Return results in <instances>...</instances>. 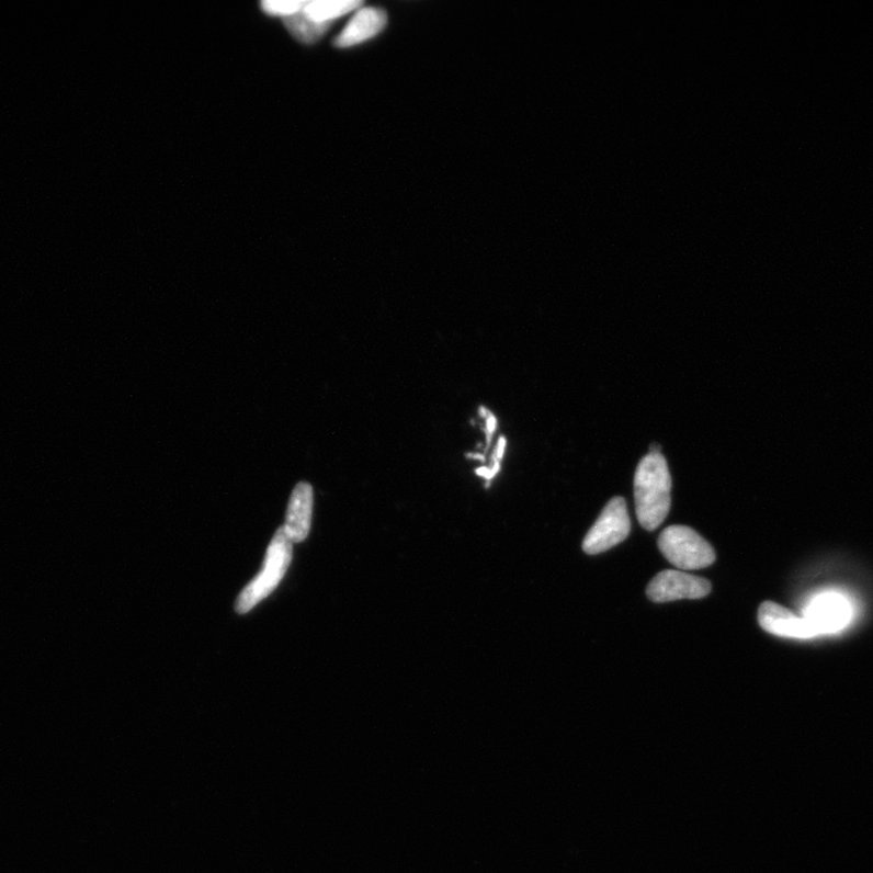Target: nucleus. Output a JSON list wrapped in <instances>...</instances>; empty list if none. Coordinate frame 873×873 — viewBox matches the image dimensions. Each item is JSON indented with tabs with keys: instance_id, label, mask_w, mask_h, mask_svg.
<instances>
[{
	"instance_id": "obj_1",
	"label": "nucleus",
	"mask_w": 873,
	"mask_h": 873,
	"mask_svg": "<svg viewBox=\"0 0 873 873\" xmlns=\"http://www.w3.org/2000/svg\"><path fill=\"white\" fill-rule=\"evenodd\" d=\"M672 479L661 453L643 457L635 475L636 513L639 524L653 532L662 524L671 509Z\"/></svg>"
},
{
	"instance_id": "obj_2",
	"label": "nucleus",
	"mask_w": 873,
	"mask_h": 873,
	"mask_svg": "<svg viewBox=\"0 0 873 873\" xmlns=\"http://www.w3.org/2000/svg\"><path fill=\"white\" fill-rule=\"evenodd\" d=\"M292 558L293 542L282 526L272 538L261 572L238 596L236 612L246 614L268 599L288 570Z\"/></svg>"
},
{
	"instance_id": "obj_3",
	"label": "nucleus",
	"mask_w": 873,
	"mask_h": 873,
	"mask_svg": "<svg viewBox=\"0 0 873 873\" xmlns=\"http://www.w3.org/2000/svg\"><path fill=\"white\" fill-rule=\"evenodd\" d=\"M658 546L672 565L682 570H696L714 565L716 553L692 528L671 525L660 534Z\"/></svg>"
},
{
	"instance_id": "obj_4",
	"label": "nucleus",
	"mask_w": 873,
	"mask_h": 873,
	"mask_svg": "<svg viewBox=\"0 0 873 873\" xmlns=\"http://www.w3.org/2000/svg\"><path fill=\"white\" fill-rule=\"evenodd\" d=\"M631 522L626 501L616 497L606 503L603 512L586 535L582 549L588 555H599L622 544L630 535Z\"/></svg>"
},
{
	"instance_id": "obj_5",
	"label": "nucleus",
	"mask_w": 873,
	"mask_h": 873,
	"mask_svg": "<svg viewBox=\"0 0 873 873\" xmlns=\"http://www.w3.org/2000/svg\"><path fill=\"white\" fill-rule=\"evenodd\" d=\"M803 617L807 620L815 637L832 635L852 622L853 606L841 593L824 592L807 604Z\"/></svg>"
},
{
	"instance_id": "obj_6",
	"label": "nucleus",
	"mask_w": 873,
	"mask_h": 873,
	"mask_svg": "<svg viewBox=\"0 0 873 873\" xmlns=\"http://www.w3.org/2000/svg\"><path fill=\"white\" fill-rule=\"evenodd\" d=\"M711 582L680 570H664L648 585L647 596L654 603L704 599L711 592Z\"/></svg>"
},
{
	"instance_id": "obj_7",
	"label": "nucleus",
	"mask_w": 873,
	"mask_h": 873,
	"mask_svg": "<svg viewBox=\"0 0 873 873\" xmlns=\"http://www.w3.org/2000/svg\"><path fill=\"white\" fill-rule=\"evenodd\" d=\"M758 623L761 627L779 637L810 639L814 638L807 620L798 616L783 605L773 602H764L758 611Z\"/></svg>"
},
{
	"instance_id": "obj_8",
	"label": "nucleus",
	"mask_w": 873,
	"mask_h": 873,
	"mask_svg": "<svg viewBox=\"0 0 873 873\" xmlns=\"http://www.w3.org/2000/svg\"><path fill=\"white\" fill-rule=\"evenodd\" d=\"M387 25V15L383 9L361 8L349 21L347 27L336 39L338 48H352L377 36Z\"/></svg>"
},
{
	"instance_id": "obj_9",
	"label": "nucleus",
	"mask_w": 873,
	"mask_h": 873,
	"mask_svg": "<svg viewBox=\"0 0 873 873\" xmlns=\"http://www.w3.org/2000/svg\"><path fill=\"white\" fill-rule=\"evenodd\" d=\"M314 509V489L302 481L293 492L286 511L284 531L293 543H303L311 528Z\"/></svg>"
},
{
	"instance_id": "obj_10",
	"label": "nucleus",
	"mask_w": 873,
	"mask_h": 873,
	"mask_svg": "<svg viewBox=\"0 0 873 873\" xmlns=\"http://www.w3.org/2000/svg\"><path fill=\"white\" fill-rule=\"evenodd\" d=\"M362 7L363 2H358V0H315V2L306 3L302 14L311 24L327 32L331 22L349 15L352 11H358Z\"/></svg>"
},
{
	"instance_id": "obj_11",
	"label": "nucleus",
	"mask_w": 873,
	"mask_h": 873,
	"mask_svg": "<svg viewBox=\"0 0 873 873\" xmlns=\"http://www.w3.org/2000/svg\"><path fill=\"white\" fill-rule=\"evenodd\" d=\"M306 3V0H279V2L270 0V2L262 3V9L271 16L285 20L301 13Z\"/></svg>"
},
{
	"instance_id": "obj_12",
	"label": "nucleus",
	"mask_w": 873,
	"mask_h": 873,
	"mask_svg": "<svg viewBox=\"0 0 873 873\" xmlns=\"http://www.w3.org/2000/svg\"><path fill=\"white\" fill-rule=\"evenodd\" d=\"M504 447H507V440H504L503 436H501V439L499 440L498 445L496 447V451H494L491 467L490 468L481 467V468L477 469V474L480 477H484L487 480H489L494 476H497V474L499 473V469H500V464H501V461H502Z\"/></svg>"
},
{
	"instance_id": "obj_13",
	"label": "nucleus",
	"mask_w": 873,
	"mask_h": 873,
	"mask_svg": "<svg viewBox=\"0 0 873 873\" xmlns=\"http://www.w3.org/2000/svg\"><path fill=\"white\" fill-rule=\"evenodd\" d=\"M480 413L486 419L487 446H489L491 435L497 430V419L487 408H480Z\"/></svg>"
},
{
	"instance_id": "obj_14",
	"label": "nucleus",
	"mask_w": 873,
	"mask_h": 873,
	"mask_svg": "<svg viewBox=\"0 0 873 873\" xmlns=\"http://www.w3.org/2000/svg\"><path fill=\"white\" fill-rule=\"evenodd\" d=\"M660 451H661V446H659L658 444H653L650 446L649 453H660Z\"/></svg>"
}]
</instances>
